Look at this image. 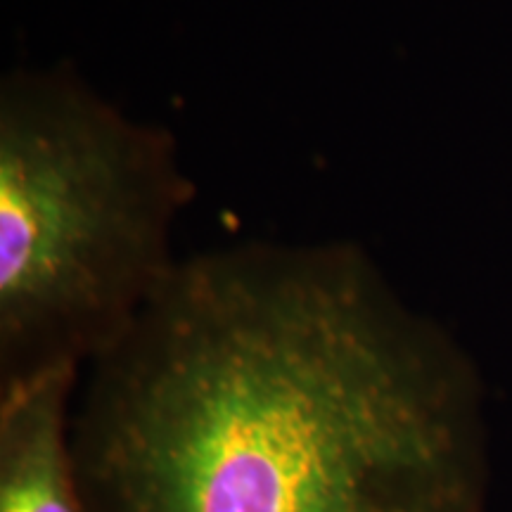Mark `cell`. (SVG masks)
Returning <instances> with one entry per match:
<instances>
[{"label": "cell", "instance_id": "6da1fadb", "mask_svg": "<svg viewBox=\"0 0 512 512\" xmlns=\"http://www.w3.org/2000/svg\"><path fill=\"white\" fill-rule=\"evenodd\" d=\"M72 451L86 512H489L482 375L349 240L183 256Z\"/></svg>", "mask_w": 512, "mask_h": 512}, {"label": "cell", "instance_id": "7a4b0ae2", "mask_svg": "<svg viewBox=\"0 0 512 512\" xmlns=\"http://www.w3.org/2000/svg\"><path fill=\"white\" fill-rule=\"evenodd\" d=\"M192 181L162 124L67 67L0 83V387L88 368L183 256Z\"/></svg>", "mask_w": 512, "mask_h": 512}, {"label": "cell", "instance_id": "3957f363", "mask_svg": "<svg viewBox=\"0 0 512 512\" xmlns=\"http://www.w3.org/2000/svg\"><path fill=\"white\" fill-rule=\"evenodd\" d=\"M81 370L0 387V512H86L72 451Z\"/></svg>", "mask_w": 512, "mask_h": 512}]
</instances>
